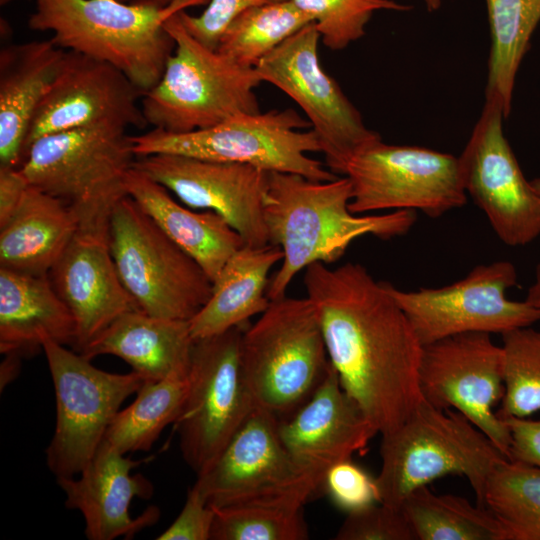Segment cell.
Wrapping results in <instances>:
<instances>
[{
  "label": "cell",
  "instance_id": "cell-8",
  "mask_svg": "<svg viewBox=\"0 0 540 540\" xmlns=\"http://www.w3.org/2000/svg\"><path fill=\"white\" fill-rule=\"evenodd\" d=\"M127 129L96 126L42 136L20 166L32 187L72 208L80 222L109 216L127 196L126 178L136 160Z\"/></svg>",
  "mask_w": 540,
  "mask_h": 540
},
{
  "label": "cell",
  "instance_id": "cell-11",
  "mask_svg": "<svg viewBox=\"0 0 540 540\" xmlns=\"http://www.w3.org/2000/svg\"><path fill=\"white\" fill-rule=\"evenodd\" d=\"M242 327L196 339L188 390L175 428L186 463L199 475L256 407L240 362Z\"/></svg>",
  "mask_w": 540,
  "mask_h": 540
},
{
  "label": "cell",
  "instance_id": "cell-46",
  "mask_svg": "<svg viewBox=\"0 0 540 540\" xmlns=\"http://www.w3.org/2000/svg\"><path fill=\"white\" fill-rule=\"evenodd\" d=\"M429 12H435L442 6L443 0H422Z\"/></svg>",
  "mask_w": 540,
  "mask_h": 540
},
{
  "label": "cell",
  "instance_id": "cell-10",
  "mask_svg": "<svg viewBox=\"0 0 540 540\" xmlns=\"http://www.w3.org/2000/svg\"><path fill=\"white\" fill-rule=\"evenodd\" d=\"M46 356L56 397L54 435L45 451L57 478L77 476L94 457L124 400L144 383L131 371L111 373L65 345L46 340Z\"/></svg>",
  "mask_w": 540,
  "mask_h": 540
},
{
  "label": "cell",
  "instance_id": "cell-19",
  "mask_svg": "<svg viewBox=\"0 0 540 540\" xmlns=\"http://www.w3.org/2000/svg\"><path fill=\"white\" fill-rule=\"evenodd\" d=\"M143 94L112 65L67 51L34 115L25 154L35 140L53 133L96 126L143 129Z\"/></svg>",
  "mask_w": 540,
  "mask_h": 540
},
{
  "label": "cell",
  "instance_id": "cell-25",
  "mask_svg": "<svg viewBox=\"0 0 540 540\" xmlns=\"http://www.w3.org/2000/svg\"><path fill=\"white\" fill-rule=\"evenodd\" d=\"M194 341L189 320L134 309L114 320L80 354L90 360L105 354L117 356L144 382L158 381L189 369Z\"/></svg>",
  "mask_w": 540,
  "mask_h": 540
},
{
  "label": "cell",
  "instance_id": "cell-14",
  "mask_svg": "<svg viewBox=\"0 0 540 540\" xmlns=\"http://www.w3.org/2000/svg\"><path fill=\"white\" fill-rule=\"evenodd\" d=\"M314 22L290 36L254 67L262 82L287 94L304 112L334 174L380 135L367 128L358 109L321 66Z\"/></svg>",
  "mask_w": 540,
  "mask_h": 540
},
{
  "label": "cell",
  "instance_id": "cell-9",
  "mask_svg": "<svg viewBox=\"0 0 540 540\" xmlns=\"http://www.w3.org/2000/svg\"><path fill=\"white\" fill-rule=\"evenodd\" d=\"M109 244L120 279L141 311L190 320L209 300L213 282L204 269L128 195L111 211Z\"/></svg>",
  "mask_w": 540,
  "mask_h": 540
},
{
  "label": "cell",
  "instance_id": "cell-45",
  "mask_svg": "<svg viewBox=\"0 0 540 540\" xmlns=\"http://www.w3.org/2000/svg\"><path fill=\"white\" fill-rule=\"evenodd\" d=\"M120 1L134 2V3H145V4L156 5V6H167L173 0H120Z\"/></svg>",
  "mask_w": 540,
  "mask_h": 540
},
{
  "label": "cell",
  "instance_id": "cell-27",
  "mask_svg": "<svg viewBox=\"0 0 540 540\" xmlns=\"http://www.w3.org/2000/svg\"><path fill=\"white\" fill-rule=\"evenodd\" d=\"M79 223L67 204L30 185L16 211L0 226V267L48 275Z\"/></svg>",
  "mask_w": 540,
  "mask_h": 540
},
{
  "label": "cell",
  "instance_id": "cell-30",
  "mask_svg": "<svg viewBox=\"0 0 540 540\" xmlns=\"http://www.w3.org/2000/svg\"><path fill=\"white\" fill-rule=\"evenodd\" d=\"M188 371L144 382L135 400L116 414L104 440L122 454L150 450L163 429L175 423L181 412L188 390Z\"/></svg>",
  "mask_w": 540,
  "mask_h": 540
},
{
  "label": "cell",
  "instance_id": "cell-16",
  "mask_svg": "<svg viewBox=\"0 0 540 540\" xmlns=\"http://www.w3.org/2000/svg\"><path fill=\"white\" fill-rule=\"evenodd\" d=\"M490 335L467 332L422 346L419 387L426 403L461 412L508 459L511 434L494 411L505 393L503 349Z\"/></svg>",
  "mask_w": 540,
  "mask_h": 540
},
{
  "label": "cell",
  "instance_id": "cell-39",
  "mask_svg": "<svg viewBox=\"0 0 540 540\" xmlns=\"http://www.w3.org/2000/svg\"><path fill=\"white\" fill-rule=\"evenodd\" d=\"M281 0H209L204 11L193 16L183 10L179 17L185 29L203 45L217 50L229 24L249 8Z\"/></svg>",
  "mask_w": 540,
  "mask_h": 540
},
{
  "label": "cell",
  "instance_id": "cell-12",
  "mask_svg": "<svg viewBox=\"0 0 540 540\" xmlns=\"http://www.w3.org/2000/svg\"><path fill=\"white\" fill-rule=\"evenodd\" d=\"M194 485L211 507L268 505L303 507L317 480L290 455L278 419L256 406L216 460Z\"/></svg>",
  "mask_w": 540,
  "mask_h": 540
},
{
  "label": "cell",
  "instance_id": "cell-29",
  "mask_svg": "<svg viewBox=\"0 0 540 540\" xmlns=\"http://www.w3.org/2000/svg\"><path fill=\"white\" fill-rule=\"evenodd\" d=\"M491 35L485 98H496L508 117L515 79L540 22V0H485Z\"/></svg>",
  "mask_w": 540,
  "mask_h": 540
},
{
  "label": "cell",
  "instance_id": "cell-21",
  "mask_svg": "<svg viewBox=\"0 0 540 540\" xmlns=\"http://www.w3.org/2000/svg\"><path fill=\"white\" fill-rule=\"evenodd\" d=\"M282 443L319 483L334 464L363 452L378 433L360 406L344 391L333 366L313 395L278 421Z\"/></svg>",
  "mask_w": 540,
  "mask_h": 540
},
{
  "label": "cell",
  "instance_id": "cell-35",
  "mask_svg": "<svg viewBox=\"0 0 540 540\" xmlns=\"http://www.w3.org/2000/svg\"><path fill=\"white\" fill-rule=\"evenodd\" d=\"M210 540H306L303 507L239 505L212 507Z\"/></svg>",
  "mask_w": 540,
  "mask_h": 540
},
{
  "label": "cell",
  "instance_id": "cell-15",
  "mask_svg": "<svg viewBox=\"0 0 540 540\" xmlns=\"http://www.w3.org/2000/svg\"><path fill=\"white\" fill-rule=\"evenodd\" d=\"M422 346L467 332L503 334L540 321V308L506 297L517 283L510 261L478 265L440 288L403 291L385 282Z\"/></svg>",
  "mask_w": 540,
  "mask_h": 540
},
{
  "label": "cell",
  "instance_id": "cell-36",
  "mask_svg": "<svg viewBox=\"0 0 540 540\" xmlns=\"http://www.w3.org/2000/svg\"><path fill=\"white\" fill-rule=\"evenodd\" d=\"M313 20L322 43L342 50L361 39L376 11L406 12L412 6L395 0H291Z\"/></svg>",
  "mask_w": 540,
  "mask_h": 540
},
{
  "label": "cell",
  "instance_id": "cell-23",
  "mask_svg": "<svg viewBox=\"0 0 540 540\" xmlns=\"http://www.w3.org/2000/svg\"><path fill=\"white\" fill-rule=\"evenodd\" d=\"M67 51L51 39L6 46L0 52V165L20 167L27 134Z\"/></svg>",
  "mask_w": 540,
  "mask_h": 540
},
{
  "label": "cell",
  "instance_id": "cell-6",
  "mask_svg": "<svg viewBox=\"0 0 540 540\" xmlns=\"http://www.w3.org/2000/svg\"><path fill=\"white\" fill-rule=\"evenodd\" d=\"M240 362L256 406L278 421L293 414L332 367L311 301L287 296L271 300L243 330Z\"/></svg>",
  "mask_w": 540,
  "mask_h": 540
},
{
  "label": "cell",
  "instance_id": "cell-42",
  "mask_svg": "<svg viewBox=\"0 0 540 540\" xmlns=\"http://www.w3.org/2000/svg\"><path fill=\"white\" fill-rule=\"evenodd\" d=\"M29 186L20 167L0 165V226L16 211Z\"/></svg>",
  "mask_w": 540,
  "mask_h": 540
},
{
  "label": "cell",
  "instance_id": "cell-1",
  "mask_svg": "<svg viewBox=\"0 0 540 540\" xmlns=\"http://www.w3.org/2000/svg\"><path fill=\"white\" fill-rule=\"evenodd\" d=\"M304 285L340 385L378 433L395 430L423 401L422 344L407 316L359 263L311 264Z\"/></svg>",
  "mask_w": 540,
  "mask_h": 540
},
{
  "label": "cell",
  "instance_id": "cell-26",
  "mask_svg": "<svg viewBox=\"0 0 540 540\" xmlns=\"http://www.w3.org/2000/svg\"><path fill=\"white\" fill-rule=\"evenodd\" d=\"M126 191L171 240L200 264L212 282L230 256L245 245L220 215L182 206L167 188L134 165L126 178Z\"/></svg>",
  "mask_w": 540,
  "mask_h": 540
},
{
  "label": "cell",
  "instance_id": "cell-28",
  "mask_svg": "<svg viewBox=\"0 0 540 540\" xmlns=\"http://www.w3.org/2000/svg\"><path fill=\"white\" fill-rule=\"evenodd\" d=\"M283 252L272 244L243 245L226 261L213 281L206 304L189 320L194 340L224 333L262 314L270 305L269 272Z\"/></svg>",
  "mask_w": 540,
  "mask_h": 540
},
{
  "label": "cell",
  "instance_id": "cell-24",
  "mask_svg": "<svg viewBox=\"0 0 540 540\" xmlns=\"http://www.w3.org/2000/svg\"><path fill=\"white\" fill-rule=\"evenodd\" d=\"M51 340L74 346L75 319L48 275L0 267V351L29 353Z\"/></svg>",
  "mask_w": 540,
  "mask_h": 540
},
{
  "label": "cell",
  "instance_id": "cell-4",
  "mask_svg": "<svg viewBox=\"0 0 540 540\" xmlns=\"http://www.w3.org/2000/svg\"><path fill=\"white\" fill-rule=\"evenodd\" d=\"M380 455V503L397 509L415 489L449 474L465 476L483 506L488 477L507 459L461 412L424 400L398 428L382 435Z\"/></svg>",
  "mask_w": 540,
  "mask_h": 540
},
{
  "label": "cell",
  "instance_id": "cell-31",
  "mask_svg": "<svg viewBox=\"0 0 540 540\" xmlns=\"http://www.w3.org/2000/svg\"><path fill=\"white\" fill-rule=\"evenodd\" d=\"M400 509L416 540H503L493 514L451 494H435L427 485L411 492Z\"/></svg>",
  "mask_w": 540,
  "mask_h": 540
},
{
  "label": "cell",
  "instance_id": "cell-41",
  "mask_svg": "<svg viewBox=\"0 0 540 540\" xmlns=\"http://www.w3.org/2000/svg\"><path fill=\"white\" fill-rule=\"evenodd\" d=\"M502 420L511 434L508 460L540 468V419L510 416Z\"/></svg>",
  "mask_w": 540,
  "mask_h": 540
},
{
  "label": "cell",
  "instance_id": "cell-44",
  "mask_svg": "<svg viewBox=\"0 0 540 540\" xmlns=\"http://www.w3.org/2000/svg\"><path fill=\"white\" fill-rule=\"evenodd\" d=\"M525 301L534 307L540 308V263L535 268V279L527 291Z\"/></svg>",
  "mask_w": 540,
  "mask_h": 540
},
{
  "label": "cell",
  "instance_id": "cell-20",
  "mask_svg": "<svg viewBox=\"0 0 540 540\" xmlns=\"http://www.w3.org/2000/svg\"><path fill=\"white\" fill-rule=\"evenodd\" d=\"M109 224L110 216L80 222L48 273L75 319L73 349L79 353L119 316L138 309L116 269Z\"/></svg>",
  "mask_w": 540,
  "mask_h": 540
},
{
  "label": "cell",
  "instance_id": "cell-37",
  "mask_svg": "<svg viewBox=\"0 0 540 540\" xmlns=\"http://www.w3.org/2000/svg\"><path fill=\"white\" fill-rule=\"evenodd\" d=\"M335 540H416L401 509L377 503L349 513Z\"/></svg>",
  "mask_w": 540,
  "mask_h": 540
},
{
  "label": "cell",
  "instance_id": "cell-43",
  "mask_svg": "<svg viewBox=\"0 0 540 540\" xmlns=\"http://www.w3.org/2000/svg\"><path fill=\"white\" fill-rule=\"evenodd\" d=\"M6 358L1 364V386L6 385L15 375L20 364V354L7 353Z\"/></svg>",
  "mask_w": 540,
  "mask_h": 540
},
{
  "label": "cell",
  "instance_id": "cell-38",
  "mask_svg": "<svg viewBox=\"0 0 540 540\" xmlns=\"http://www.w3.org/2000/svg\"><path fill=\"white\" fill-rule=\"evenodd\" d=\"M321 488L334 505L348 514L380 503L376 478L351 459L331 466Z\"/></svg>",
  "mask_w": 540,
  "mask_h": 540
},
{
  "label": "cell",
  "instance_id": "cell-32",
  "mask_svg": "<svg viewBox=\"0 0 540 540\" xmlns=\"http://www.w3.org/2000/svg\"><path fill=\"white\" fill-rule=\"evenodd\" d=\"M483 506L496 518L503 540H540V468L502 460L488 477Z\"/></svg>",
  "mask_w": 540,
  "mask_h": 540
},
{
  "label": "cell",
  "instance_id": "cell-22",
  "mask_svg": "<svg viewBox=\"0 0 540 540\" xmlns=\"http://www.w3.org/2000/svg\"><path fill=\"white\" fill-rule=\"evenodd\" d=\"M142 462L125 457L103 440L77 478L56 479L65 494V506L82 514L88 539L132 538L158 521L160 511L156 506H149L135 518L130 516L132 500L148 499L153 493L151 482L142 474L131 475Z\"/></svg>",
  "mask_w": 540,
  "mask_h": 540
},
{
  "label": "cell",
  "instance_id": "cell-17",
  "mask_svg": "<svg viewBox=\"0 0 540 540\" xmlns=\"http://www.w3.org/2000/svg\"><path fill=\"white\" fill-rule=\"evenodd\" d=\"M503 104L485 103L458 157L464 189L485 213L498 238L524 246L540 235V195L526 180L503 131Z\"/></svg>",
  "mask_w": 540,
  "mask_h": 540
},
{
  "label": "cell",
  "instance_id": "cell-5",
  "mask_svg": "<svg viewBox=\"0 0 540 540\" xmlns=\"http://www.w3.org/2000/svg\"><path fill=\"white\" fill-rule=\"evenodd\" d=\"M165 29L175 48L159 81L142 96L147 125L186 133L261 112L255 89L262 81L255 68L200 43L185 29L179 13L166 21Z\"/></svg>",
  "mask_w": 540,
  "mask_h": 540
},
{
  "label": "cell",
  "instance_id": "cell-40",
  "mask_svg": "<svg viewBox=\"0 0 540 540\" xmlns=\"http://www.w3.org/2000/svg\"><path fill=\"white\" fill-rule=\"evenodd\" d=\"M215 511L193 485L174 522L157 540H210Z\"/></svg>",
  "mask_w": 540,
  "mask_h": 540
},
{
  "label": "cell",
  "instance_id": "cell-33",
  "mask_svg": "<svg viewBox=\"0 0 540 540\" xmlns=\"http://www.w3.org/2000/svg\"><path fill=\"white\" fill-rule=\"evenodd\" d=\"M313 22L291 0L247 9L222 35L217 50L236 63L254 68L290 36Z\"/></svg>",
  "mask_w": 540,
  "mask_h": 540
},
{
  "label": "cell",
  "instance_id": "cell-48",
  "mask_svg": "<svg viewBox=\"0 0 540 540\" xmlns=\"http://www.w3.org/2000/svg\"><path fill=\"white\" fill-rule=\"evenodd\" d=\"M11 1H13V0H0V5L1 6L7 5Z\"/></svg>",
  "mask_w": 540,
  "mask_h": 540
},
{
  "label": "cell",
  "instance_id": "cell-18",
  "mask_svg": "<svg viewBox=\"0 0 540 540\" xmlns=\"http://www.w3.org/2000/svg\"><path fill=\"white\" fill-rule=\"evenodd\" d=\"M134 166L188 207L220 215L245 245L269 244L263 217L269 171L177 154L136 157Z\"/></svg>",
  "mask_w": 540,
  "mask_h": 540
},
{
  "label": "cell",
  "instance_id": "cell-3",
  "mask_svg": "<svg viewBox=\"0 0 540 540\" xmlns=\"http://www.w3.org/2000/svg\"><path fill=\"white\" fill-rule=\"evenodd\" d=\"M209 0L167 6L120 0H34L31 30L50 32L61 49L108 63L144 93L161 78L175 42L166 21Z\"/></svg>",
  "mask_w": 540,
  "mask_h": 540
},
{
  "label": "cell",
  "instance_id": "cell-2",
  "mask_svg": "<svg viewBox=\"0 0 540 540\" xmlns=\"http://www.w3.org/2000/svg\"><path fill=\"white\" fill-rule=\"evenodd\" d=\"M351 198L346 176L318 181L295 173L268 172L263 217L269 244L283 252L267 287L270 301L286 296L291 281L309 265L339 260L357 238L392 239L406 234L416 221L413 210L355 214L349 209Z\"/></svg>",
  "mask_w": 540,
  "mask_h": 540
},
{
  "label": "cell",
  "instance_id": "cell-7",
  "mask_svg": "<svg viewBox=\"0 0 540 540\" xmlns=\"http://www.w3.org/2000/svg\"><path fill=\"white\" fill-rule=\"evenodd\" d=\"M293 109L239 114L208 128L186 133L160 129L130 135L136 157L177 154L248 164L266 171L295 173L318 181L338 177L308 156L321 152L315 132Z\"/></svg>",
  "mask_w": 540,
  "mask_h": 540
},
{
  "label": "cell",
  "instance_id": "cell-34",
  "mask_svg": "<svg viewBox=\"0 0 540 540\" xmlns=\"http://www.w3.org/2000/svg\"><path fill=\"white\" fill-rule=\"evenodd\" d=\"M505 393L500 419L527 417L540 411V330L531 326L502 334Z\"/></svg>",
  "mask_w": 540,
  "mask_h": 540
},
{
  "label": "cell",
  "instance_id": "cell-13",
  "mask_svg": "<svg viewBox=\"0 0 540 540\" xmlns=\"http://www.w3.org/2000/svg\"><path fill=\"white\" fill-rule=\"evenodd\" d=\"M342 176L351 182L355 214L419 210L437 218L467 202L458 157L425 147L380 138L354 154Z\"/></svg>",
  "mask_w": 540,
  "mask_h": 540
},
{
  "label": "cell",
  "instance_id": "cell-47",
  "mask_svg": "<svg viewBox=\"0 0 540 540\" xmlns=\"http://www.w3.org/2000/svg\"><path fill=\"white\" fill-rule=\"evenodd\" d=\"M530 182L534 190L540 195V177L534 178Z\"/></svg>",
  "mask_w": 540,
  "mask_h": 540
}]
</instances>
